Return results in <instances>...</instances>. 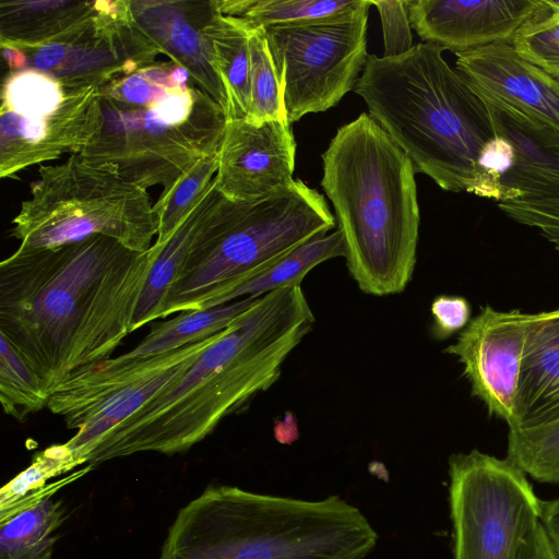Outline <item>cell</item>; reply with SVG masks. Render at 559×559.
Listing matches in <instances>:
<instances>
[{"label":"cell","mask_w":559,"mask_h":559,"mask_svg":"<svg viewBox=\"0 0 559 559\" xmlns=\"http://www.w3.org/2000/svg\"><path fill=\"white\" fill-rule=\"evenodd\" d=\"M81 462L67 443L53 444L37 452L31 465L5 484L0 490V521L41 497L56 492L60 486L82 476L92 468L79 471L68 478L47 485L46 481L62 473L70 472Z\"/></svg>","instance_id":"4316f807"},{"label":"cell","mask_w":559,"mask_h":559,"mask_svg":"<svg viewBox=\"0 0 559 559\" xmlns=\"http://www.w3.org/2000/svg\"><path fill=\"white\" fill-rule=\"evenodd\" d=\"M224 15L240 19L249 28L289 25L348 12L362 0H216Z\"/></svg>","instance_id":"83f0119b"},{"label":"cell","mask_w":559,"mask_h":559,"mask_svg":"<svg viewBox=\"0 0 559 559\" xmlns=\"http://www.w3.org/2000/svg\"><path fill=\"white\" fill-rule=\"evenodd\" d=\"M498 206L513 221L537 228L559 250V199H516Z\"/></svg>","instance_id":"e575fe53"},{"label":"cell","mask_w":559,"mask_h":559,"mask_svg":"<svg viewBox=\"0 0 559 559\" xmlns=\"http://www.w3.org/2000/svg\"><path fill=\"white\" fill-rule=\"evenodd\" d=\"M50 492L0 521V559H53L57 530L66 519Z\"/></svg>","instance_id":"cb8c5ba5"},{"label":"cell","mask_w":559,"mask_h":559,"mask_svg":"<svg viewBox=\"0 0 559 559\" xmlns=\"http://www.w3.org/2000/svg\"><path fill=\"white\" fill-rule=\"evenodd\" d=\"M528 559H559L542 526L537 542Z\"/></svg>","instance_id":"ab89813d"},{"label":"cell","mask_w":559,"mask_h":559,"mask_svg":"<svg viewBox=\"0 0 559 559\" xmlns=\"http://www.w3.org/2000/svg\"><path fill=\"white\" fill-rule=\"evenodd\" d=\"M412 27L428 44L454 53L511 44L527 24L551 14L547 0H407Z\"/></svg>","instance_id":"2e32d148"},{"label":"cell","mask_w":559,"mask_h":559,"mask_svg":"<svg viewBox=\"0 0 559 559\" xmlns=\"http://www.w3.org/2000/svg\"><path fill=\"white\" fill-rule=\"evenodd\" d=\"M313 323L301 286L260 296L185 372L107 432L86 463L96 465L140 452L189 450L277 381L284 361Z\"/></svg>","instance_id":"7a4b0ae2"},{"label":"cell","mask_w":559,"mask_h":559,"mask_svg":"<svg viewBox=\"0 0 559 559\" xmlns=\"http://www.w3.org/2000/svg\"><path fill=\"white\" fill-rule=\"evenodd\" d=\"M0 45L2 57L11 72L22 71L28 68L27 56L23 49L9 44Z\"/></svg>","instance_id":"f35d334b"},{"label":"cell","mask_w":559,"mask_h":559,"mask_svg":"<svg viewBox=\"0 0 559 559\" xmlns=\"http://www.w3.org/2000/svg\"><path fill=\"white\" fill-rule=\"evenodd\" d=\"M95 12V1H1L0 44L21 49L50 44L85 23Z\"/></svg>","instance_id":"7402d4cb"},{"label":"cell","mask_w":559,"mask_h":559,"mask_svg":"<svg viewBox=\"0 0 559 559\" xmlns=\"http://www.w3.org/2000/svg\"><path fill=\"white\" fill-rule=\"evenodd\" d=\"M296 141L286 120L229 119L217 153L215 183L231 201L253 202L295 179Z\"/></svg>","instance_id":"9a60e30c"},{"label":"cell","mask_w":559,"mask_h":559,"mask_svg":"<svg viewBox=\"0 0 559 559\" xmlns=\"http://www.w3.org/2000/svg\"><path fill=\"white\" fill-rule=\"evenodd\" d=\"M147 190L123 178L118 166L81 154L57 165H40L31 195L12 219L20 248L61 246L103 235L144 252L157 236Z\"/></svg>","instance_id":"52a82bcc"},{"label":"cell","mask_w":559,"mask_h":559,"mask_svg":"<svg viewBox=\"0 0 559 559\" xmlns=\"http://www.w3.org/2000/svg\"><path fill=\"white\" fill-rule=\"evenodd\" d=\"M102 124L99 88L69 90L55 111L17 115L0 109V177L11 178L63 154H80Z\"/></svg>","instance_id":"5bb4252c"},{"label":"cell","mask_w":559,"mask_h":559,"mask_svg":"<svg viewBox=\"0 0 559 559\" xmlns=\"http://www.w3.org/2000/svg\"><path fill=\"white\" fill-rule=\"evenodd\" d=\"M455 56V69L474 91L559 131V82L523 58L511 44H490Z\"/></svg>","instance_id":"ac0fdd59"},{"label":"cell","mask_w":559,"mask_h":559,"mask_svg":"<svg viewBox=\"0 0 559 559\" xmlns=\"http://www.w3.org/2000/svg\"><path fill=\"white\" fill-rule=\"evenodd\" d=\"M511 45L526 60L559 82V13L524 26Z\"/></svg>","instance_id":"d6a6232c"},{"label":"cell","mask_w":559,"mask_h":559,"mask_svg":"<svg viewBox=\"0 0 559 559\" xmlns=\"http://www.w3.org/2000/svg\"><path fill=\"white\" fill-rule=\"evenodd\" d=\"M370 0L321 20L262 27L289 124L326 111L354 90L367 53Z\"/></svg>","instance_id":"30bf717a"},{"label":"cell","mask_w":559,"mask_h":559,"mask_svg":"<svg viewBox=\"0 0 559 559\" xmlns=\"http://www.w3.org/2000/svg\"><path fill=\"white\" fill-rule=\"evenodd\" d=\"M527 313L486 305L443 352L464 366L472 394L508 427L514 405L526 337Z\"/></svg>","instance_id":"4fadbf2b"},{"label":"cell","mask_w":559,"mask_h":559,"mask_svg":"<svg viewBox=\"0 0 559 559\" xmlns=\"http://www.w3.org/2000/svg\"><path fill=\"white\" fill-rule=\"evenodd\" d=\"M102 124L80 153L118 166L123 178L147 190L168 188L200 159L218 153L227 117L193 84L174 87L143 104L99 94Z\"/></svg>","instance_id":"ba28073f"},{"label":"cell","mask_w":559,"mask_h":559,"mask_svg":"<svg viewBox=\"0 0 559 559\" xmlns=\"http://www.w3.org/2000/svg\"><path fill=\"white\" fill-rule=\"evenodd\" d=\"M158 249L139 252L93 235L56 247L17 248L0 263V334L51 391L109 358L132 322Z\"/></svg>","instance_id":"6da1fadb"},{"label":"cell","mask_w":559,"mask_h":559,"mask_svg":"<svg viewBox=\"0 0 559 559\" xmlns=\"http://www.w3.org/2000/svg\"><path fill=\"white\" fill-rule=\"evenodd\" d=\"M207 35L216 71L228 95L229 119L245 118L250 104V29L240 19L224 15L217 5Z\"/></svg>","instance_id":"d4e9b609"},{"label":"cell","mask_w":559,"mask_h":559,"mask_svg":"<svg viewBox=\"0 0 559 559\" xmlns=\"http://www.w3.org/2000/svg\"><path fill=\"white\" fill-rule=\"evenodd\" d=\"M506 457L539 483L559 484V419L509 428Z\"/></svg>","instance_id":"4dcf8cb0"},{"label":"cell","mask_w":559,"mask_h":559,"mask_svg":"<svg viewBox=\"0 0 559 559\" xmlns=\"http://www.w3.org/2000/svg\"><path fill=\"white\" fill-rule=\"evenodd\" d=\"M258 298L247 297L210 309L180 312L174 319L153 324L150 333L122 356L145 358L209 338L237 322Z\"/></svg>","instance_id":"603a6c76"},{"label":"cell","mask_w":559,"mask_h":559,"mask_svg":"<svg viewBox=\"0 0 559 559\" xmlns=\"http://www.w3.org/2000/svg\"><path fill=\"white\" fill-rule=\"evenodd\" d=\"M370 1L377 8L382 24L384 43L382 57L394 58L408 52L415 45L413 44L407 0Z\"/></svg>","instance_id":"d590c367"},{"label":"cell","mask_w":559,"mask_h":559,"mask_svg":"<svg viewBox=\"0 0 559 559\" xmlns=\"http://www.w3.org/2000/svg\"><path fill=\"white\" fill-rule=\"evenodd\" d=\"M454 559H528L540 524V500L509 459L478 450L449 459Z\"/></svg>","instance_id":"9c48e42d"},{"label":"cell","mask_w":559,"mask_h":559,"mask_svg":"<svg viewBox=\"0 0 559 559\" xmlns=\"http://www.w3.org/2000/svg\"><path fill=\"white\" fill-rule=\"evenodd\" d=\"M219 190L215 177L198 203L163 245L154 243L157 257L153 264L132 322V332L163 317L166 298L198 246L214 209Z\"/></svg>","instance_id":"44dd1931"},{"label":"cell","mask_w":559,"mask_h":559,"mask_svg":"<svg viewBox=\"0 0 559 559\" xmlns=\"http://www.w3.org/2000/svg\"><path fill=\"white\" fill-rule=\"evenodd\" d=\"M141 29L171 61L189 73L193 83L225 111L230 104L216 71L207 25L217 11L216 0H130Z\"/></svg>","instance_id":"e0dca14e"},{"label":"cell","mask_w":559,"mask_h":559,"mask_svg":"<svg viewBox=\"0 0 559 559\" xmlns=\"http://www.w3.org/2000/svg\"><path fill=\"white\" fill-rule=\"evenodd\" d=\"M513 165V148L503 138L496 135L483 148L477 163V178L473 194L506 200L503 180Z\"/></svg>","instance_id":"836d02e7"},{"label":"cell","mask_w":559,"mask_h":559,"mask_svg":"<svg viewBox=\"0 0 559 559\" xmlns=\"http://www.w3.org/2000/svg\"><path fill=\"white\" fill-rule=\"evenodd\" d=\"M217 334L145 358L109 357L82 367L57 385L47 407L76 430L66 443L81 464L107 432L185 372Z\"/></svg>","instance_id":"8fae6325"},{"label":"cell","mask_w":559,"mask_h":559,"mask_svg":"<svg viewBox=\"0 0 559 559\" xmlns=\"http://www.w3.org/2000/svg\"><path fill=\"white\" fill-rule=\"evenodd\" d=\"M344 257L345 246L338 229L316 236L297 246L278 259L267 270L233 290L226 304L247 298H258L266 293L290 286H301L305 276L320 263Z\"/></svg>","instance_id":"484cf974"},{"label":"cell","mask_w":559,"mask_h":559,"mask_svg":"<svg viewBox=\"0 0 559 559\" xmlns=\"http://www.w3.org/2000/svg\"><path fill=\"white\" fill-rule=\"evenodd\" d=\"M443 50L421 43L400 57L368 55L354 91L416 174L472 193L479 155L496 132L485 103Z\"/></svg>","instance_id":"277c9868"},{"label":"cell","mask_w":559,"mask_h":559,"mask_svg":"<svg viewBox=\"0 0 559 559\" xmlns=\"http://www.w3.org/2000/svg\"><path fill=\"white\" fill-rule=\"evenodd\" d=\"M249 29L250 104L245 118L257 124L286 120L280 84L264 31L262 27Z\"/></svg>","instance_id":"1f68e13d"},{"label":"cell","mask_w":559,"mask_h":559,"mask_svg":"<svg viewBox=\"0 0 559 559\" xmlns=\"http://www.w3.org/2000/svg\"><path fill=\"white\" fill-rule=\"evenodd\" d=\"M540 524L559 558V497L540 500Z\"/></svg>","instance_id":"74e56055"},{"label":"cell","mask_w":559,"mask_h":559,"mask_svg":"<svg viewBox=\"0 0 559 559\" xmlns=\"http://www.w3.org/2000/svg\"><path fill=\"white\" fill-rule=\"evenodd\" d=\"M322 164L350 276L365 294L402 293L415 270L420 223L412 162L362 112L337 129Z\"/></svg>","instance_id":"3957f363"},{"label":"cell","mask_w":559,"mask_h":559,"mask_svg":"<svg viewBox=\"0 0 559 559\" xmlns=\"http://www.w3.org/2000/svg\"><path fill=\"white\" fill-rule=\"evenodd\" d=\"M95 14L58 40L24 48L28 68L66 88H100L155 62L162 49L135 22L130 0H95Z\"/></svg>","instance_id":"7c38bea8"},{"label":"cell","mask_w":559,"mask_h":559,"mask_svg":"<svg viewBox=\"0 0 559 559\" xmlns=\"http://www.w3.org/2000/svg\"><path fill=\"white\" fill-rule=\"evenodd\" d=\"M218 169L217 154L200 159L168 188L154 204L157 236L154 243H165L182 219L210 188Z\"/></svg>","instance_id":"f546056e"},{"label":"cell","mask_w":559,"mask_h":559,"mask_svg":"<svg viewBox=\"0 0 559 559\" xmlns=\"http://www.w3.org/2000/svg\"><path fill=\"white\" fill-rule=\"evenodd\" d=\"M559 419V308L527 313L524 353L508 428H527Z\"/></svg>","instance_id":"ffe728a7"},{"label":"cell","mask_w":559,"mask_h":559,"mask_svg":"<svg viewBox=\"0 0 559 559\" xmlns=\"http://www.w3.org/2000/svg\"><path fill=\"white\" fill-rule=\"evenodd\" d=\"M0 345V402L16 419L47 407L50 392L28 359L2 334Z\"/></svg>","instance_id":"f1b7e54d"},{"label":"cell","mask_w":559,"mask_h":559,"mask_svg":"<svg viewBox=\"0 0 559 559\" xmlns=\"http://www.w3.org/2000/svg\"><path fill=\"white\" fill-rule=\"evenodd\" d=\"M476 93L496 135L513 148V165L503 180L504 201L559 199V131L500 99Z\"/></svg>","instance_id":"d6986e66"},{"label":"cell","mask_w":559,"mask_h":559,"mask_svg":"<svg viewBox=\"0 0 559 559\" xmlns=\"http://www.w3.org/2000/svg\"><path fill=\"white\" fill-rule=\"evenodd\" d=\"M378 534L337 496L304 500L215 486L179 510L159 559H364Z\"/></svg>","instance_id":"5b68a950"},{"label":"cell","mask_w":559,"mask_h":559,"mask_svg":"<svg viewBox=\"0 0 559 559\" xmlns=\"http://www.w3.org/2000/svg\"><path fill=\"white\" fill-rule=\"evenodd\" d=\"M324 197L295 179L266 198L231 201L219 194L198 246L166 298L163 317L226 304L305 241L335 227Z\"/></svg>","instance_id":"8992f818"},{"label":"cell","mask_w":559,"mask_h":559,"mask_svg":"<svg viewBox=\"0 0 559 559\" xmlns=\"http://www.w3.org/2000/svg\"><path fill=\"white\" fill-rule=\"evenodd\" d=\"M431 334L437 340H444L463 330L471 321V306L461 296L440 295L431 304Z\"/></svg>","instance_id":"8d00e7d4"}]
</instances>
